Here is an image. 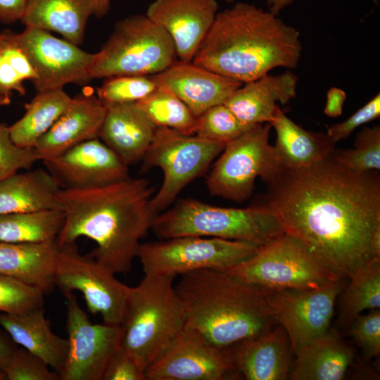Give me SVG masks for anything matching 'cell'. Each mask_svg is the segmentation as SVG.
<instances>
[{
  "mask_svg": "<svg viewBox=\"0 0 380 380\" xmlns=\"http://www.w3.org/2000/svg\"><path fill=\"white\" fill-rule=\"evenodd\" d=\"M58 251L56 240L30 243L0 241V274L48 293L56 286Z\"/></svg>",
  "mask_w": 380,
  "mask_h": 380,
  "instance_id": "25",
  "label": "cell"
},
{
  "mask_svg": "<svg viewBox=\"0 0 380 380\" xmlns=\"http://www.w3.org/2000/svg\"><path fill=\"white\" fill-rule=\"evenodd\" d=\"M300 33L269 11L238 2L217 13L192 63L246 83L298 64Z\"/></svg>",
  "mask_w": 380,
  "mask_h": 380,
  "instance_id": "3",
  "label": "cell"
},
{
  "mask_svg": "<svg viewBox=\"0 0 380 380\" xmlns=\"http://www.w3.org/2000/svg\"><path fill=\"white\" fill-rule=\"evenodd\" d=\"M350 334L369 357L380 353V310L373 309L360 314L351 322Z\"/></svg>",
  "mask_w": 380,
  "mask_h": 380,
  "instance_id": "41",
  "label": "cell"
},
{
  "mask_svg": "<svg viewBox=\"0 0 380 380\" xmlns=\"http://www.w3.org/2000/svg\"><path fill=\"white\" fill-rule=\"evenodd\" d=\"M334 151L305 167L283 164L265 182L264 205L285 234L343 278L376 258L372 239L380 230V177L377 171L343 166Z\"/></svg>",
  "mask_w": 380,
  "mask_h": 380,
  "instance_id": "1",
  "label": "cell"
},
{
  "mask_svg": "<svg viewBox=\"0 0 380 380\" xmlns=\"http://www.w3.org/2000/svg\"><path fill=\"white\" fill-rule=\"evenodd\" d=\"M36 79L35 69L18 33L10 30L0 32V96L10 104L13 92L25 95L23 82Z\"/></svg>",
  "mask_w": 380,
  "mask_h": 380,
  "instance_id": "32",
  "label": "cell"
},
{
  "mask_svg": "<svg viewBox=\"0 0 380 380\" xmlns=\"http://www.w3.org/2000/svg\"><path fill=\"white\" fill-rule=\"evenodd\" d=\"M39 160L34 148H22L11 139L8 126L0 123V182Z\"/></svg>",
  "mask_w": 380,
  "mask_h": 380,
  "instance_id": "40",
  "label": "cell"
},
{
  "mask_svg": "<svg viewBox=\"0 0 380 380\" xmlns=\"http://www.w3.org/2000/svg\"><path fill=\"white\" fill-rule=\"evenodd\" d=\"M63 295L68 349L60 380H102L109 360L120 346V325L91 323L72 292Z\"/></svg>",
  "mask_w": 380,
  "mask_h": 380,
  "instance_id": "14",
  "label": "cell"
},
{
  "mask_svg": "<svg viewBox=\"0 0 380 380\" xmlns=\"http://www.w3.org/2000/svg\"><path fill=\"white\" fill-rule=\"evenodd\" d=\"M157 88L151 76L121 75L108 77L97 89V97L105 105L136 103Z\"/></svg>",
  "mask_w": 380,
  "mask_h": 380,
  "instance_id": "37",
  "label": "cell"
},
{
  "mask_svg": "<svg viewBox=\"0 0 380 380\" xmlns=\"http://www.w3.org/2000/svg\"><path fill=\"white\" fill-rule=\"evenodd\" d=\"M111 0H91L93 15L101 18L105 16L110 7Z\"/></svg>",
  "mask_w": 380,
  "mask_h": 380,
  "instance_id": "47",
  "label": "cell"
},
{
  "mask_svg": "<svg viewBox=\"0 0 380 380\" xmlns=\"http://www.w3.org/2000/svg\"><path fill=\"white\" fill-rule=\"evenodd\" d=\"M61 209L0 215V241L42 243L56 240L63 224Z\"/></svg>",
  "mask_w": 380,
  "mask_h": 380,
  "instance_id": "31",
  "label": "cell"
},
{
  "mask_svg": "<svg viewBox=\"0 0 380 380\" xmlns=\"http://www.w3.org/2000/svg\"><path fill=\"white\" fill-rule=\"evenodd\" d=\"M256 125L243 122L221 103L208 108L197 117L194 134L227 144Z\"/></svg>",
  "mask_w": 380,
  "mask_h": 380,
  "instance_id": "35",
  "label": "cell"
},
{
  "mask_svg": "<svg viewBox=\"0 0 380 380\" xmlns=\"http://www.w3.org/2000/svg\"><path fill=\"white\" fill-rule=\"evenodd\" d=\"M44 292L13 277L0 274V312L18 314L44 305Z\"/></svg>",
  "mask_w": 380,
  "mask_h": 380,
  "instance_id": "38",
  "label": "cell"
},
{
  "mask_svg": "<svg viewBox=\"0 0 380 380\" xmlns=\"http://www.w3.org/2000/svg\"><path fill=\"white\" fill-rule=\"evenodd\" d=\"M380 115V94H376L345 121L331 126L326 133L334 143L347 138L360 126L378 118Z\"/></svg>",
  "mask_w": 380,
  "mask_h": 380,
  "instance_id": "42",
  "label": "cell"
},
{
  "mask_svg": "<svg viewBox=\"0 0 380 380\" xmlns=\"http://www.w3.org/2000/svg\"><path fill=\"white\" fill-rule=\"evenodd\" d=\"M29 0H0V22L11 24L20 20Z\"/></svg>",
  "mask_w": 380,
  "mask_h": 380,
  "instance_id": "44",
  "label": "cell"
},
{
  "mask_svg": "<svg viewBox=\"0 0 380 380\" xmlns=\"http://www.w3.org/2000/svg\"><path fill=\"white\" fill-rule=\"evenodd\" d=\"M342 279L319 289L270 292L274 319L286 331L293 354L329 329L336 300L343 290Z\"/></svg>",
  "mask_w": 380,
  "mask_h": 380,
  "instance_id": "15",
  "label": "cell"
},
{
  "mask_svg": "<svg viewBox=\"0 0 380 380\" xmlns=\"http://www.w3.org/2000/svg\"><path fill=\"white\" fill-rule=\"evenodd\" d=\"M180 276L175 289L186 325L215 346L231 347L277 324L270 304V290L213 269Z\"/></svg>",
  "mask_w": 380,
  "mask_h": 380,
  "instance_id": "4",
  "label": "cell"
},
{
  "mask_svg": "<svg viewBox=\"0 0 380 380\" xmlns=\"http://www.w3.org/2000/svg\"><path fill=\"white\" fill-rule=\"evenodd\" d=\"M175 277L145 274L132 287L120 324V346L146 369L169 348L186 319L173 286Z\"/></svg>",
  "mask_w": 380,
  "mask_h": 380,
  "instance_id": "5",
  "label": "cell"
},
{
  "mask_svg": "<svg viewBox=\"0 0 380 380\" xmlns=\"http://www.w3.org/2000/svg\"><path fill=\"white\" fill-rule=\"evenodd\" d=\"M16 348L15 342L10 336L0 331V372H3Z\"/></svg>",
  "mask_w": 380,
  "mask_h": 380,
  "instance_id": "46",
  "label": "cell"
},
{
  "mask_svg": "<svg viewBox=\"0 0 380 380\" xmlns=\"http://www.w3.org/2000/svg\"><path fill=\"white\" fill-rule=\"evenodd\" d=\"M348 278L341 303V319L351 322L365 310L380 308V258H374L357 268Z\"/></svg>",
  "mask_w": 380,
  "mask_h": 380,
  "instance_id": "33",
  "label": "cell"
},
{
  "mask_svg": "<svg viewBox=\"0 0 380 380\" xmlns=\"http://www.w3.org/2000/svg\"><path fill=\"white\" fill-rule=\"evenodd\" d=\"M151 77L158 87L174 94L196 117L214 106L224 103L243 84L192 62L180 61Z\"/></svg>",
  "mask_w": 380,
  "mask_h": 380,
  "instance_id": "19",
  "label": "cell"
},
{
  "mask_svg": "<svg viewBox=\"0 0 380 380\" xmlns=\"http://www.w3.org/2000/svg\"><path fill=\"white\" fill-rule=\"evenodd\" d=\"M176 57L169 34L146 15H134L116 23L108 40L94 53L90 77L151 76L167 69Z\"/></svg>",
  "mask_w": 380,
  "mask_h": 380,
  "instance_id": "7",
  "label": "cell"
},
{
  "mask_svg": "<svg viewBox=\"0 0 380 380\" xmlns=\"http://www.w3.org/2000/svg\"><path fill=\"white\" fill-rule=\"evenodd\" d=\"M295 0H266L267 11L277 15L281 11L290 6Z\"/></svg>",
  "mask_w": 380,
  "mask_h": 380,
  "instance_id": "48",
  "label": "cell"
},
{
  "mask_svg": "<svg viewBox=\"0 0 380 380\" xmlns=\"http://www.w3.org/2000/svg\"><path fill=\"white\" fill-rule=\"evenodd\" d=\"M59 189L46 170L16 172L0 182V215L61 209Z\"/></svg>",
  "mask_w": 380,
  "mask_h": 380,
  "instance_id": "28",
  "label": "cell"
},
{
  "mask_svg": "<svg viewBox=\"0 0 380 380\" xmlns=\"http://www.w3.org/2000/svg\"><path fill=\"white\" fill-rule=\"evenodd\" d=\"M136 104L156 127H165L186 134H194L197 117L170 91L157 87Z\"/></svg>",
  "mask_w": 380,
  "mask_h": 380,
  "instance_id": "34",
  "label": "cell"
},
{
  "mask_svg": "<svg viewBox=\"0 0 380 380\" xmlns=\"http://www.w3.org/2000/svg\"><path fill=\"white\" fill-rule=\"evenodd\" d=\"M298 77L290 71L278 75H265L246 82L224 104L243 122L250 125L270 123L277 108L296 95Z\"/></svg>",
  "mask_w": 380,
  "mask_h": 380,
  "instance_id": "22",
  "label": "cell"
},
{
  "mask_svg": "<svg viewBox=\"0 0 380 380\" xmlns=\"http://www.w3.org/2000/svg\"><path fill=\"white\" fill-rule=\"evenodd\" d=\"M226 272L270 291L319 289L342 278L285 233Z\"/></svg>",
  "mask_w": 380,
  "mask_h": 380,
  "instance_id": "9",
  "label": "cell"
},
{
  "mask_svg": "<svg viewBox=\"0 0 380 380\" xmlns=\"http://www.w3.org/2000/svg\"><path fill=\"white\" fill-rule=\"evenodd\" d=\"M270 124L277 134L274 147L286 167H308L326 158L335 151V144L327 134L304 129L289 118L279 106Z\"/></svg>",
  "mask_w": 380,
  "mask_h": 380,
  "instance_id": "29",
  "label": "cell"
},
{
  "mask_svg": "<svg viewBox=\"0 0 380 380\" xmlns=\"http://www.w3.org/2000/svg\"><path fill=\"white\" fill-rule=\"evenodd\" d=\"M289 375L293 380H341L353 362V352L329 329L302 346Z\"/></svg>",
  "mask_w": 380,
  "mask_h": 380,
  "instance_id": "26",
  "label": "cell"
},
{
  "mask_svg": "<svg viewBox=\"0 0 380 380\" xmlns=\"http://www.w3.org/2000/svg\"><path fill=\"white\" fill-rule=\"evenodd\" d=\"M92 15L91 0H29L20 21L25 27L60 34L79 46Z\"/></svg>",
  "mask_w": 380,
  "mask_h": 380,
  "instance_id": "27",
  "label": "cell"
},
{
  "mask_svg": "<svg viewBox=\"0 0 380 380\" xmlns=\"http://www.w3.org/2000/svg\"><path fill=\"white\" fill-rule=\"evenodd\" d=\"M4 379H6L5 374H4V372H0V380H4Z\"/></svg>",
  "mask_w": 380,
  "mask_h": 380,
  "instance_id": "50",
  "label": "cell"
},
{
  "mask_svg": "<svg viewBox=\"0 0 380 380\" xmlns=\"http://www.w3.org/2000/svg\"><path fill=\"white\" fill-rule=\"evenodd\" d=\"M225 1H227V3H232L234 1V0H224Z\"/></svg>",
  "mask_w": 380,
  "mask_h": 380,
  "instance_id": "51",
  "label": "cell"
},
{
  "mask_svg": "<svg viewBox=\"0 0 380 380\" xmlns=\"http://www.w3.org/2000/svg\"><path fill=\"white\" fill-rule=\"evenodd\" d=\"M153 193L148 181L131 177L99 187L60 189L64 220L58 247L87 237L96 243L89 255L114 274L127 272L158 215L150 204Z\"/></svg>",
  "mask_w": 380,
  "mask_h": 380,
  "instance_id": "2",
  "label": "cell"
},
{
  "mask_svg": "<svg viewBox=\"0 0 380 380\" xmlns=\"http://www.w3.org/2000/svg\"><path fill=\"white\" fill-rule=\"evenodd\" d=\"M151 229L165 239L198 236L248 241L260 246L284 234L277 216L264 204L222 208L190 198L180 199L171 208L158 213Z\"/></svg>",
  "mask_w": 380,
  "mask_h": 380,
  "instance_id": "6",
  "label": "cell"
},
{
  "mask_svg": "<svg viewBox=\"0 0 380 380\" xmlns=\"http://www.w3.org/2000/svg\"><path fill=\"white\" fill-rule=\"evenodd\" d=\"M102 380L146 379L134 359L120 346L109 360Z\"/></svg>",
  "mask_w": 380,
  "mask_h": 380,
  "instance_id": "43",
  "label": "cell"
},
{
  "mask_svg": "<svg viewBox=\"0 0 380 380\" xmlns=\"http://www.w3.org/2000/svg\"><path fill=\"white\" fill-rule=\"evenodd\" d=\"M0 326L15 343L40 357L59 374L66 360L68 342L52 332L43 307L18 314L1 312Z\"/></svg>",
  "mask_w": 380,
  "mask_h": 380,
  "instance_id": "24",
  "label": "cell"
},
{
  "mask_svg": "<svg viewBox=\"0 0 380 380\" xmlns=\"http://www.w3.org/2000/svg\"><path fill=\"white\" fill-rule=\"evenodd\" d=\"M217 0H155L146 15L171 37L179 61L190 63L217 13Z\"/></svg>",
  "mask_w": 380,
  "mask_h": 380,
  "instance_id": "18",
  "label": "cell"
},
{
  "mask_svg": "<svg viewBox=\"0 0 380 380\" xmlns=\"http://www.w3.org/2000/svg\"><path fill=\"white\" fill-rule=\"evenodd\" d=\"M71 98L63 88L39 91L25 104L24 115L8 126L12 141L22 148H34L70 106Z\"/></svg>",
  "mask_w": 380,
  "mask_h": 380,
  "instance_id": "30",
  "label": "cell"
},
{
  "mask_svg": "<svg viewBox=\"0 0 380 380\" xmlns=\"http://www.w3.org/2000/svg\"><path fill=\"white\" fill-rule=\"evenodd\" d=\"M225 144L157 127L141 165L142 172L154 167L163 172V183L150 201L153 210L158 214L171 205L186 186L205 172Z\"/></svg>",
  "mask_w": 380,
  "mask_h": 380,
  "instance_id": "8",
  "label": "cell"
},
{
  "mask_svg": "<svg viewBox=\"0 0 380 380\" xmlns=\"http://www.w3.org/2000/svg\"><path fill=\"white\" fill-rule=\"evenodd\" d=\"M42 163L63 189L103 186L129 177L128 165L99 138Z\"/></svg>",
  "mask_w": 380,
  "mask_h": 380,
  "instance_id": "17",
  "label": "cell"
},
{
  "mask_svg": "<svg viewBox=\"0 0 380 380\" xmlns=\"http://www.w3.org/2000/svg\"><path fill=\"white\" fill-rule=\"evenodd\" d=\"M9 105L4 99L0 96V106Z\"/></svg>",
  "mask_w": 380,
  "mask_h": 380,
  "instance_id": "49",
  "label": "cell"
},
{
  "mask_svg": "<svg viewBox=\"0 0 380 380\" xmlns=\"http://www.w3.org/2000/svg\"><path fill=\"white\" fill-rule=\"evenodd\" d=\"M231 348L241 377L247 380H285L289 377L293 353L281 325Z\"/></svg>",
  "mask_w": 380,
  "mask_h": 380,
  "instance_id": "21",
  "label": "cell"
},
{
  "mask_svg": "<svg viewBox=\"0 0 380 380\" xmlns=\"http://www.w3.org/2000/svg\"><path fill=\"white\" fill-rule=\"evenodd\" d=\"M271 127L257 125L225 144L207 177L211 196L243 202L252 196L257 177L266 182L280 170L283 163L269 144Z\"/></svg>",
  "mask_w": 380,
  "mask_h": 380,
  "instance_id": "10",
  "label": "cell"
},
{
  "mask_svg": "<svg viewBox=\"0 0 380 380\" xmlns=\"http://www.w3.org/2000/svg\"><path fill=\"white\" fill-rule=\"evenodd\" d=\"M106 106V113L99 137L127 165L142 160L157 127L136 103Z\"/></svg>",
  "mask_w": 380,
  "mask_h": 380,
  "instance_id": "23",
  "label": "cell"
},
{
  "mask_svg": "<svg viewBox=\"0 0 380 380\" xmlns=\"http://www.w3.org/2000/svg\"><path fill=\"white\" fill-rule=\"evenodd\" d=\"M336 160L343 166L358 172L380 170V127H364L355 138L354 147L334 151Z\"/></svg>",
  "mask_w": 380,
  "mask_h": 380,
  "instance_id": "36",
  "label": "cell"
},
{
  "mask_svg": "<svg viewBox=\"0 0 380 380\" xmlns=\"http://www.w3.org/2000/svg\"><path fill=\"white\" fill-rule=\"evenodd\" d=\"M55 284L63 293L79 291L88 310L103 323L119 326L131 288L115 277L91 255H81L74 243L58 248Z\"/></svg>",
  "mask_w": 380,
  "mask_h": 380,
  "instance_id": "12",
  "label": "cell"
},
{
  "mask_svg": "<svg viewBox=\"0 0 380 380\" xmlns=\"http://www.w3.org/2000/svg\"><path fill=\"white\" fill-rule=\"evenodd\" d=\"M18 36L37 73L32 82L37 92L72 83L83 84L91 80L94 53L35 27H25Z\"/></svg>",
  "mask_w": 380,
  "mask_h": 380,
  "instance_id": "16",
  "label": "cell"
},
{
  "mask_svg": "<svg viewBox=\"0 0 380 380\" xmlns=\"http://www.w3.org/2000/svg\"><path fill=\"white\" fill-rule=\"evenodd\" d=\"M106 113V106L97 96L82 94L72 98L65 113L34 145L39 160H50L99 138Z\"/></svg>",
  "mask_w": 380,
  "mask_h": 380,
  "instance_id": "20",
  "label": "cell"
},
{
  "mask_svg": "<svg viewBox=\"0 0 380 380\" xmlns=\"http://www.w3.org/2000/svg\"><path fill=\"white\" fill-rule=\"evenodd\" d=\"M3 372L8 380H60L44 360L23 347L15 349Z\"/></svg>",
  "mask_w": 380,
  "mask_h": 380,
  "instance_id": "39",
  "label": "cell"
},
{
  "mask_svg": "<svg viewBox=\"0 0 380 380\" xmlns=\"http://www.w3.org/2000/svg\"><path fill=\"white\" fill-rule=\"evenodd\" d=\"M261 247L244 241L184 236L141 243L137 258L145 274L176 277L202 269L227 271Z\"/></svg>",
  "mask_w": 380,
  "mask_h": 380,
  "instance_id": "11",
  "label": "cell"
},
{
  "mask_svg": "<svg viewBox=\"0 0 380 380\" xmlns=\"http://www.w3.org/2000/svg\"><path fill=\"white\" fill-rule=\"evenodd\" d=\"M144 375L146 380H231L241 377L231 347L215 346L186 324Z\"/></svg>",
  "mask_w": 380,
  "mask_h": 380,
  "instance_id": "13",
  "label": "cell"
},
{
  "mask_svg": "<svg viewBox=\"0 0 380 380\" xmlns=\"http://www.w3.org/2000/svg\"><path fill=\"white\" fill-rule=\"evenodd\" d=\"M346 99V95L344 91L336 87H331L327 93L324 113L330 118L341 115Z\"/></svg>",
  "mask_w": 380,
  "mask_h": 380,
  "instance_id": "45",
  "label": "cell"
}]
</instances>
